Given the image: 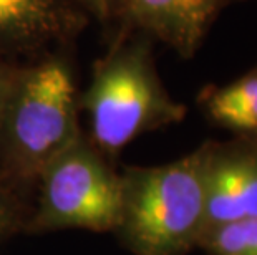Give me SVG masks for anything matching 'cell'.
Segmentation results:
<instances>
[{"instance_id": "cell-1", "label": "cell", "mask_w": 257, "mask_h": 255, "mask_svg": "<svg viewBox=\"0 0 257 255\" xmlns=\"http://www.w3.org/2000/svg\"><path fill=\"white\" fill-rule=\"evenodd\" d=\"M81 133L72 65L47 57L19 68L0 124V176L34 207L42 171Z\"/></svg>"}, {"instance_id": "cell-2", "label": "cell", "mask_w": 257, "mask_h": 255, "mask_svg": "<svg viewBox=\"0 0 257 255\" xmlns=\"http://www.w3.org/2000/svg\"><path fill=\"white\" fill-rule=\"evenodd\" d=\"M206 230L204 143L161 166H124L111 234L133 255H189Z\"/></svg>"}, {"instance_id": "cell-3", "label": "cell", "mask_w": 257, "mask_h": 255, "mask_svg": "<svg viewBox=\"0 0 257 255\" xmlns=\"http://www.w3.org/2000/svg\"><path fill=\"white\" fill-rule=\"evenodd\" d=\"M80 110L88 121L86 138L113 162L141 134L181 123L188 113L163 85L145 34L124 37L98 62Z\"/></svg>"}, {"instance_id": "cell-4", "label": "cell", "mask_w": 257, "mask_h": 255, "mask_svg": "<svg viewBox=\"0 0 257 255\" xmlns=\"http://www.w3.org/2000/svg\"><path fill=\"white\" fill-rule=\"evenodd\" d=\"M121 209V171L98 151L85 131L38 177L27 235L81 229L114 230Z\"/></svg>"}, {"instance_id": "cell-5", "label": "cell", "mask_w": 257, "mask_h": 255, "mask_svg": "<svg viewBox=\"0 0 257 255\" xmlns=\"http://www.w3.org/2000/svg\"><path fill=\"white\" fill-rule=\"evenodd\" d=\"M207 227L257 217V139L204 143Z\"/></svg>"}, {"instance_id": "cell-6", "label": "cell", "mask_w": 257, "mask_h": 255, "mask_svg": "<svg viewBox=\"0 0 257 255\" xmlns=\"http://www.w3.org/2000/svg\"><path fill=\"white\" fill-rule=\"evenodd\" d=\"M224 5L226 0H124L121 14L130 27L189 58Z\"/></svg>"}, {"instance_id": "cell-7", "label": "cell", "mask_w": 257, "mask_h": 255, "mask_svg": "<svg viewBox=\"0 0 257 255\" xmlns=\"http://www.w3.org/2000/svg\"><path fill=\"white\" fill-rule=\"evenodd\" d=\"M80 25L67 0H0V43L37 47L63 39Z\"/></svg>"}, {"instance_id": "cell-8", "label": "cell", "mask_w": 257, "mask_h": 255, "mask_svg": "<svg viewBox=\"0 0 257 255\" xmlns=\"http://www.w3.org/2000/svg\"><path fill=\"white\" fill-rule=\"evenodd\" d=\"M198 106L214 126L236 138L257 139V67L224 86H206Z\"/></svg>"}, {"instance_id": "cell-9", "label": "cell", "mask_w": 257, "mask_h": 255, "mask_svg": "<svg viewBox=\"0 0 257 255\" xmlns=\"http://www.w3.org/2000/svg\"><path fill=\"white\" fill-rule=\"evenodd\" d=\"M198 248L207 255H257V217L207 227Z\"/></svg>"}, {"instance_id": "cell-10", "label": "cell", "mask_w": 257, "mask_h": 255, "mask_svg": "<svg viewBox=\"0 0 257 255\" xmlns=\"http://www.w3.org/2000/svg\"><path fill=\"white\" fill-rule=\"evenodd\" d=\"M34 207L0 176V243L25 234Z\"/></svg>"}, {"instance_id": "cell-11", "label": "cell", "mask_w": 257, "mask_h": 255, "mask_svg": "<svg viewBox=\"0 0 257 255\" xmlns=\"http://www.w3.org/2000/svg\"><path fill=\"white\" fill-rule=\"evenodd\" d=\"M19 68L12 67V65L0 62V124H2V118H4V111L5 106H7L10 91H12L15 77H17Z\"/></svg>"}, {"instance_id": "cell-12", "label": "cell", "mask_w": 257, "mask_h": 255, "mask_svg": "<svg viewBox=\"0 0 257 255\" xmlns=\"http://www.w3.org/2000/svg\"><path fill=\"white\" fill-rule=\"evenodd\" d=\"M76 2L81 4V5H85L86 9L93 10L95 14L106 15V14L114 12V10H119V12H123L124 0H76Z\"/></svg>"}, {"instance_id": "cell-13", "label": "cell", "mask_w": 257, "mask_h": 255, "mask_svg": "<svg viewBox=\"0 0 257 255\" xmlns=\"http://www.w3.org/2000/svg\"><path fill=\"white\" fill-rule=\"evenodd\" d=\"M229 2H231V0H226V4H229Z\"/></svg>"}]
</instances>
